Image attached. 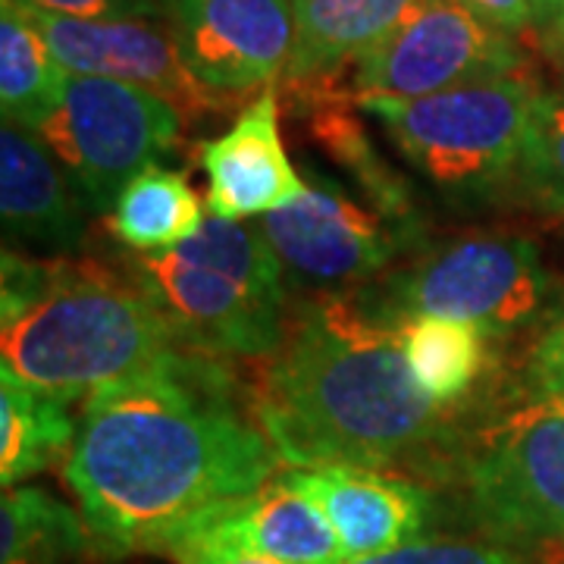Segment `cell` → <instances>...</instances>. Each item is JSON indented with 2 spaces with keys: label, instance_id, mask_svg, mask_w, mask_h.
Wrapping results in <instances>:
<instances>
[{
  "label": "cell",
  "instance_id": "obj_8",
  "mask_svg": "<svg viewBox=\"0 0 564 564\" xmlns=\"http://www.w3.org/2000/svg\"><path fill=\"white\" fill-rule=\"evenodd\" d=\"M180 122L173 104L139 85L69 73L57 110L35 135L63 163L82 202L113 210L122 188L176 148Z\"/></svg>",
  "mask_w": 564,
  "mask_h": 564
},
{
  "label": "cell",
  "instance_id": "obj_2",
  "mask_svg": "<svg viewBox=\"0 0 564 564\" xmlns=\"http://www.w3.org/2000/svg\"><path fill=\"white\" fill-rule=\"evenodd\" d=\"M254 408L282 464L389 467L448 440L452 408L414 383L395 323L361 302L317 299L285 326Z\"/></svg>",
  "mask_w": 564,
  "mask_h": 564
},
{
  "label": "cell",
  "instance_id": "obj_4",
  "mask_svg": "<svg viewBox=\"0 0 564 564\" xmlns=\"http://www.w3.org/2000/svg\"><path fill=\"white\" fill-rule=\"evenodd\" d=\"M182 348L263 358L285 339L282 263L261 226L210 217L188 242L129 263Z\"/></svg>",
  "mask_w": 564,
  "mask_h": 564
},
{
  "label": "cell",
  "instance_id": "obj_27",
  "mask_svg": "<svg viewBox=\"0 0 564 564\" xmlns=\"http://www.w3.org/2000/svg\"><path fill=\"white\" fill-rule=\"evenodd\" d=\"M25 3L39 7L44 13L76 17V20H113V17L151 10L148 0H25Z\"/></svg>",
  "mask_w": 564,
  "mask_h": 564
},
{
  "label": "cell",
  "instance_id": "obj_9",
  "mask_svg": "<svg viewBox=\"0 0 564 564\" xmlns=\"http://www.w3.org/2000/svg\"><path fill=\"white\" fill-rule=\"evenodd\" d=\"M524 73L511 35L458 0H417L380 44L355 61V98L414 101L458 85Z\"/></svg>",
  "mask_w": 564,
  "mask_h": 564
},
{
  "label": "cell",
  "instance_id": "obj_31",
  "mask_svg": "<svg viewBox=\"0 0 564 564\" xmlns=\"http://www.w3.org/2000/svg\"><path fill=\"white\" fill-rule=\"evenodd\" d=\"M558 564H564V558H562V562H558Z\"/></svg>",
  "mask_w": 564,
  "mask_h": 564
},
{
  "label": "cell",
  "instance_id": "obj_11",
  "mask_svg": "<svg viewBox=\"0 0 564 564\" xmlns=\"http://www.w3.org/2000/svg\"><path fill=\"white\" fill-rule=\"evenodd\" d=\"M185 66L223 98L267 91L295 47V0H163Z\"/></svg>",
  "mask_w": 564,
  "mask_h": 564
},
{
  "label": "cell",
  "instance_id": "obj_14",
  "mask_svg": "<svg viewBox=\"0 0 564 564\" xmlns=\"http://www.w3.org/2000/svg\"><path fill=\"white\" fill-rule=\"evenodd\" d=\"M326 514L345 562L414 543L426 527L430 496L421 486L370 467L323 464L282 474Z\"/></svg>",
  "mask_w": 564,
  "mask_h": 564
},
{
  "label": "cell",
  "instance_id": "obj_13",
  "mask_svg": "<svg viewBox=\"0 0 564 564\" xmlns=\"http://www.w3.org/2000/svg\"><path fill=\"white\" fill-rule=\"evenodd\" d=\"M210 217L242 223L289 207L307 192L280 132V101L267 88L236 122L202 148Z\"/></svg>",
  "mask_w": 564,
  "mask_h": 564
},
{
  "label": "cell",
  "instance_id": "obj_23",
  "mask_svg": "<svg viewBox=\"0 0 564 564\" xmlns=\"http://www.w3.org/2000/svg\"><path fill=\"white\" fill-rule=\"evenodd\" d=\"M511 182L530 207L564 217V82L540 88Z\"/></svg>",
  "mask_w": 564,
  "mask_h": 564
},
{
  "label": "cell",
  "instance_id": "obj_29",
  "mask_svg": "<svg viewBox=\"0 0 564 564\" xmlns=\"http://www.w3.org/2000/svg\"><path fill=\"white\" fill-rule=\"evenodd\" d=\"M564 13V0H540V25H549Z\"/></svg>",
  "mask_w": 564,
  "mask_h": 564
},
{
  "label": "cell",
  "instance_id": "obj_10",
  "mask_svg": "<svg viewBox=\"0 0 564 564\" xmlns=\"http://www.w3.org/2000/svg\"><path fill=\"white\" fill-rule=\"evenodd\" d=\"M22 7L39 25L66 73L139 85L173 104L182 120H198L229 107V98L210 91L185 66L170 22L163 13H154V7L113 20L57 17L25 0Z\"/></svg>",
  "mask_w": 564,
  "mask_h": 564
},
{
  "label": "cell",
  "instance_id": "obj_30",
  "mask_svg": "<svg viewBox=\"0 0 564 564\" xmlns=\"http://www.w3.org/2000/svg\"><path fill=\"white\" fill-rule=\"evenodd\" d=\"M545 29H549V41H552V47L564 54V13L562 17H555V20L549 22Z\"/></svg>",
  "mask_w": 564,
  "mask_h": 564
},
{
  "label": "cell",
  "instance_id": "obj_12",
  "mask_svg": "<svg viewBox=\"0 0 564 564\" xmlns=\"http://www.w3.org/2000/svg\"><path fill=\"white\" fill-rule=\"evenodd\" d=\"M263 239L280 263L307 285H343L380 273L402 251V226L364 210L323 176L295 204L261 217Z\"/></svg>",
  "mask_w": 564,
  "mask_h": 564
},
{
  "label": "cell",
  "instance_id": "obj_5",
  "mask_svg": "<svg viewBox=\"0 0 564 564\" xmlns=\"http://www.w3.org/2000/svg\"><path fill=\"white\" fill-rule=\"evenodd\" d=\"M358 302L386 323L445 317L470 323L489 339L549 323L564 307L536 245L518 236H462L421 254Z\"/></svg>",
  "mask_w": 564,
  "mask_h": 564
},
{
  "label": "cell",
  "instance_id": "obj_26",
  "mask_svg": "<svg viewBox=\"0 0 564 564\" xmlns=\"http://www.w3.org/2000/svg\"><path fill=\"white\" fill-rule=\"evenodd\" d=\"M458 3L505 35H518L540 25V0H458Z\"/></svg>",
  "mask_w": 564,
  "mask_h": 564
},
{
  "label": "cell",
  "instance_id": "obj_16",
  "mask_svg": "<svg viewBox=\"0 0 564 564\" xmlns=\"http://www.w3.org/2000/svg\"><path fill=\"white\" fill-rule=\"evenodd\" d=\"M0 214L17 242L69 251L85 223L69 185L35 132L3 120L0 129Z\"/></svg>",
  "mask_w": 564,
  "mask_h": 564
},
{
  "label": "cell",
  "instance_id": "obj_21",
  "mask_svg": "<svg viewBox=\"0 0 564 564\" xmlns=\"http://www.w3.org/2000/svg\"><path fill=\"white\" fill-rule=\"evenodd\" d=\"M414 383L430 402L455 408L474 392L489 364L486 333L462 321L411 317L395 323Z\"/></svg>",
  "mask_w": 564,
  "mask_h": 564
},
{
  "label": "cell",
  "instance_id": "obj_15",
  "mask_svg": "<svg viewBox=\"0 0 564 564\" xmlns=\"http://www.w3.org/2000/svg\"><path fill=\"white\" fill-rule=\"evenodd\" d=\"M210 555H263L285 564L345 562L326 514L285 477L207 521L170 558L192 564Z\"/></svg>",
  "mask_w": 564,
  "mask_h": 564
},
{
  "label": "cell",
  "instance_id": "obj_25",
  "mask_svg": "<svg viewBox=\"0 0 564 564\" xmlns=\"http://www.w3.org/2000/svg\"><path fill=\"white\" fill-rule=\"evenodd\" d=\"M524 389L564 392V307L545 323L530 348L524 370Z\"/></svg>",
  "mask_w": 564,
  "mask_h": 564
},
{
  "label": "cell",
  "instance_id": "obj_1",
  "mask_svg": "<svg viewBox=\"0 0 564 564\" xmlns=\"http://www.w3.org/2000/svg\"><path fill=\"white\" fill-rule=\"evenodd\" d=\"M254 395L195 348H173L88 395L63 477L110 555H173L207 521L276 480Z\"/></svg>",
  "mask_w": 564,
  "mask_h": 564
},
{
  "label": "cell",
  "instance_id": "obj_3",
  "mask_svg": "<svg viewBox=\"0 0 564 564\" xmlns=\"http://www.w3.org/2000/svg\"><path fill=\"white\" fill-rule=\"evenodd\" d=\"M180 348L151 295L101 263L57 261L20 317L0 326V367L61 402L88 399Z\"/></svg>",
  "mask_w": 564,
  "mask_h": 564
},
{
  "label": "cell",
  "instance_id": "obj_7",
  "mask_svg": "<svg viewBox=\"0 0 564 564\" xmlns=\"http://www.w3.org/2000/svg\"><path fill=\"white\" fill-rule=\"evenodd\" d=\"M470 511L508 549L564 545V392L524 389L464 452Z\"/></svg>",
  "mask_w": 564,
  "mask_h": 564
},
{
  "label": "cell",
  "instance_id": "obj_17",
  "mask_svg": "<svg viewBox=\"0 0 564 564\" xmlns=\"http://www.w3.org/2000/svg\"><path fill=\"white\" fill-rule=\"evenodd\" d=\"M414 7L417 0H295V47L282 79L295 88L333 82Z\"/></svg>",
  "mask_w": 564,
  "mask_h": 564
},
{
  "label": "cell",
  "instance_id": "obj_20",
  "mask_svg": "<svg viewBox=\"0 0 564 564\" xmlns=\"http://www.w3.org/2000/svg\"><path fill=\"white\" fill-rule=\"evenodd\" d=\"M204 210L188 180L161 163L148 166L122 188L110 210V229L135 254L170 251L198 236Z\"/></svg>",
  "mask_w": 564,
  "mask_h": 564
},
{
  "label": "cell",
  "instance_id": "obj_6",
  "mask_svg": "<svg viewBox=\"0 0 564 564\" xmlns=\"http://www.w3.org/2000/svg\"><path fill=\"white\" fill-rule=\"evenodd\" d=\"M536 95L527 73H511L414 101H355L433 185L452 195H489L514 180Z\"/></svg>",
  "mask_w": 564,
  "mask_h": 564
},
{
  "label": "cell",
  "instance_id": "obj_18",
  "mask_svg": "<svg viewBox=\"0 0 564 564\" xmlns=\"http://www.w3.org/2000/svg\"><path fill=\"white\" fill-rule=\"evenodd\" d=\"M66 69L22 0H0V107L3 120L39 132L57 110Z\"/></svg>",
  "mask_w": 564,
  "mask_h": 564
},
{
  "label": "cell",
  "instance_id": "obj_19",
  "mask_svg": "<svg viewBox=\"0 0 564 564\" xmlns=\"http://www.w3.org/2000/svg\"><path fill=\"white\" fill-rule=\"evenodd\" d=\"M76 423L66 402L39 392L0 367V484L13 489L47 470L76 443Z\"/></svg>",
  "mask_w": 564,
  "mask_h": 564
},
{
  "label": "cell",
  "instance_id": "obj_28",
  "mask_svg": "<svg viewBox=\"0 0 564 564\" xmlns=\"http://www.w3.org/2000/svg\"><path fill=\"white\" fill-rule=\"evenodd\" d=\"M192 564H285L276 558H263V555H210V558H198Z\"/></svg>",
  "mask_w": 564,
  "mask_h": 564
},
{
  "label": "cell",
  "instance_id": "obj_24",
  "mask_svg": "<svg viewBox=\"0 0 564 564\" xmlns=\"http://www.w3.org/2000/svg\"><path fill=\"white\" fill-rule=\"evenodd\" d=\"M343 564H524L508 545L467 543V540H414L383 555L351 558Z\"/></svg>",
  "mask_w": 564,
  "mask_h": 564
},
{
  "label": "cell",
  "instance_id": "obj_22",
  "mask_svg": "<svg viewBox=\"0 0 564 564\" xmlns=\"http://www.w3.org/2000/svg\"><path fill=\"white\" fill-rule=\"evenodd\" d=\"M91 549L82 511L39 486L3 489L0 564H69Z\"/></svg>",
  "mask_w": 564,
  "mask_h": 564
}]
</instances>
